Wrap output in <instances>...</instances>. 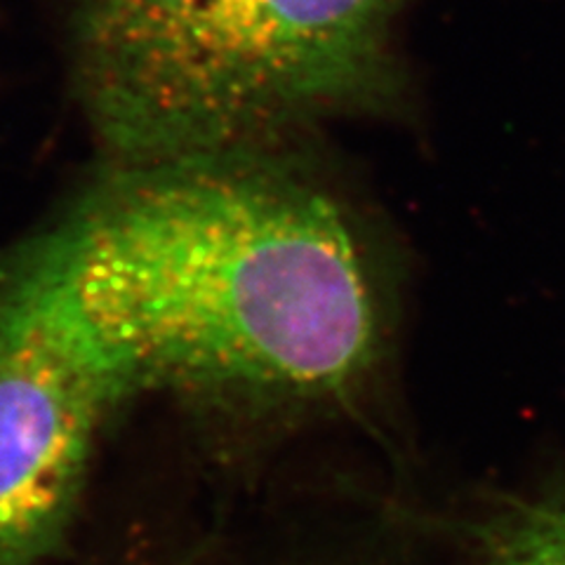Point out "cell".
Masks as SVG:
<instances>
[{"label": "cell", "instance_id": "6da1fadb", "mask_svg": "<svg viewBox=\"0 0 565 565\" xmlns=\"http://www.w3.org/2000/svg\"><path fill=\"white\" fill-rule=\"evenodd\" d=\"M39 255L135 394L321 408L382 361L373 253L349 207L280 151L118 168Z\"/></svg>", "mask_w": 565, "mask_h": 565}, {"label": "cell", "instance_id": "7a4b0ae2", "mask_svg": "<svg viewBox=\"0 0 565 565\" xmlns=\"http://www.w3.org/2000/svg\"><path fill=\"white\" fill-rule=\"evenodd\" d=\"M411 0H186L76 68L118 168L278 151L323 118L394 97Z\"/></svg>", "mask_w": 565, "mask_h": 565}, {"label": "cell", "instance_id": "3957f363", "mask_svg": "<svg viewBox=\"0 0 565 565\" xmlns=\"http://www.w3.org/2000/svg\"><path fill=\"white\" fill-rule=\"evenodd\" d=\"M132 394L66 280L35 255L0 299V565L66 554L97 434Z\"/></svg>", "mask_w": 565, "mask_h": 565}, {"label": "cell", "instance_id": "277c9868", "mask_svg": "<svg viewBox=\"0 0 565 565\" xmlns=\"http://www.w3.org/2000/svg\"><path fill=\"white\" fill-rule=\"evenodd\" d=\"M488 565H565V498L509 509L486 537Z\"/></svg>", "mask_w": 565, "mask_h": 565}]
</instances>
